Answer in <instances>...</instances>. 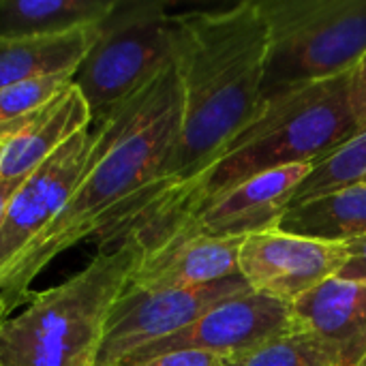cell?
Returning a JSON list of instances; mask_svg holds the SVG:
<instances>
[{"label":"cell","instance_id":"obj_1","mask_svg":"<svg viewBox=\"0 0 366 366\" xmlns=\"http://www.w3.org/2000/svg\"><path fill=\"white\" fill-rule=\"evenodd\" d=\"M172 21L180 133L159 178L97 234L101 251L118 247L187 189L266 105L268 26L257 0L174 13Z\"/></svg>","mask_w":366,"mask_h":366},{"label":"cell","instance_id":"obj_2","mask_svg":"<svg viewBox=\"0 0 366 366\" xmlns=\"http://www.w3.org/2000/svg\"><path fill=\"white\" fill-rule=\"evenodd\" d=\"M182 120L174 60L127 101L97 118V139L81 178L56 219L0 274L9 311L28 300L32 281L62 251L97 236L139 197L167 163Z\"/></svg>","mask_w":366,"mask_h":366},{"label":"cell","instance_id":"obj_3","mask_svg":"<svg viewBox=\"0 0 366 366\" xmlns=\"http://www.w3.org/2000/svg\"><path fill=\"white\" fill-rule=\"evenodd\" d=\"M347 88L350 75H343L266 101L259 116L229 139L187 189L172 197L127 240L146 251L195 210L249 178L287 165H313L350 142L360 131V122L352 109Z\"/></svg>","mask_w":366,"mask_h":366},{"label":"cell","instance_id":"obj_4","mask_svg":"<svg viewBox=\"0 0 366 366\" xmlns=\"http://www.w3.org/2000/svg\"><path fill=\"white\" fill-rule=\"evenodd\" d=\"M139 247L124 240L0 324V366H94L107 317L129 285Z\"/></svg>","mask_w":366,"mask_h":366},{"label":"cell","instance_id":"obj_5","mask_svg":"<svg viewBox=\"0 0 366 366\" xmlns=\"http://www.w3.org/2000/svg\"><path fill=\"white\" fill-rule=\"evenodd\" d=\"M268 26L264 103L350 75L366 56V0H257Z\"/></svg>","mask_w":366,"mask_h":366},{"label":"cell","instance_id":"obj_6","mask_svg":"<svg viewBox=\"0 0 366 366\" xmlns=\"http://www.w3.org/2000/svg\"><path fill=\"white\" fill-rule=\"evenodd\" d=\"M165 2L116 0L99 36L73 73L92 120L101 118L174 60V21Z\"/></svg>","mask_w":366,"mask_h":366},{"label":"cell","instance_id":"obj_7","mask_svg":"<svg viewBox=\"0 0 366 366\" xmlns=\"http://www.w3.org/2000/svg\"><path fill=\"white\" fill-rule=\"evenodd\" d=\"M249 290L240 274L189 290H137L127 285L107 317L94 366H120L139 347L180 332L221 300Z\"/></svg>","mask_w":366,"mask_h":366},{"label":"cell","instance_id":"obj_8","mask_svg":"<svg viewBox=\"0 0 366 366\" xmlns=\"http://www.w3.org/2000/svg\"><path fill=\"white\" fill-rule=\"evenodd\" d=\"M296 328L292 305L249 290L221 300L180 332L139 347L127 356L120 366L137 365L161 354L184 350L232 358Z\"/></svg>","mask_w":366,"mask_h":366},{"label":"cell","instance_id":"obj_9","mask_svg":"<svg viewBox=\"0 0 366 366\" xmlns=\"http://www.w3.org/2000/svg\"><path fill=\"white\" fill-rule=\"evenodd\" d=\"M345 242H326L281 229H266L242 240L238 272L247 285L287 305L339 274L347 262Z\"/></svg>","mask_w":366,"mask_h":366},{"label":"cell","instance_id":"obj_10","mask_svg":"<svg viewBox=\"0 0 366 366\" xmlns=\"http://www.w3.org/2000/svg\"><path fill=\"white\" fill-rule=\"evenodd\" d=\"M311 167L313 165L309 163L287 165L249 178L247 182L234 187L232 191L223 193L221 197L195 210L189 219H184L178 227H174L154 247L187 236L242 240L257 232L277 229L298 187L311 174Z\"/></svg>","mask_w":366,"mask_h":366},{"label":"cell","instance_id":"obj_11","mask_svg":"<svg viewBox=\"0 0 366 366\" xmlns=\"http://www.w3.org/2000/svg\"><path fill=\"white\" fill-rule=\"evenodd\" d=\"M97 131L84 129L39 165L13 195L0 223V274L56 219L90 159Z\"/></svg>","mask_w":366,"mask_h":366},{"label":"cell","instance_id":"obj_12","mask_svg":"<svg viewBox=\"0 0 366 366\" xmlns=\"http://www.w3.org/2000/svg\"><path fill=\"white\" fill-rule=\"evenodd\" d=\"M242 240L187 236L139 251L129 277V287L189 290L238 277V251Z\"/></svg>","mask_w":366,"mask_h":366},{"label":"cell","instance_id":"obj_13","mask_svg":"<svg viewBox=\"0 0 366 366\" xmlns=\"http://www.w3.org/2000/svg\"><path fill=\"white\" fill-rule=\"evenodd\" d=\"M296 326L322 343L335 366L366 358V285L328 279L292 302Z\"/></svg>","mask_w":366,"mask_h":366},{"label":"cell","instance_id":"obj_14","mask_svg":"<svg viewBox=\"0 0 366 366\" xmlns=\"http://www.w3.org/2000/svg\"><path fill=\"white\" fill-rule=\"evenodd\" d=\"M92 114L81 92L69 84L47 107H43L6 144L0 161V180H24L43 165L56 150L84 129H90Z\"/></svg>","mask_w":366,"mask_h":366},{"label":"cell","instance_id":"obj_15","mask_svg":"<svg viewBox=\"0 0 366 366\" xmlns=\"http://www.w3.org/2000/svg\"><path fill=\"white\" fill-rule=\"evenodd\" d=\"M99 24L60 34L0 41V90L36 77L75 73L99 36Z\"/></svg>","mask_w":366,"mask_h":366},{"label":"cell","instance_id":"obj_16","mask_svg":"<svg viewBox=\"0 0 366 366\" xmlns=\"http://www.w3.org/2000/svg\"><path fill=\"white\" fill-rule=\"evenodd\" d=\"M277 229L326 242H352L365 238L366 182L290 206Z\"/></svg>","mask_w":366,"mask_h":366},{"label":"cell","instance_id":"obj_17","mask_svg":"<svg viewBox=\"0 0 366 366\" xmlns=\"http://www.w3.org/2000/svg\"><path fill=\"white\" fill-rule=\"evenodd\" d=\"M116 0H0V41L60 34L105 19Z\"/></svg>","mask_w":366,"mask_h":366},{"label":"cell","instance_id":"obj_18","mask_svg":"<svg viewBox=\"0 0 366 366\" xmlns=\"http://www.w3.org/2000/svg\"><path fill=\"white\" fill-rule=\"evenodd\" d=\"M358 182H366V127L360 129L350 142L313 163L311 174L298 187L290 206Z\"/></svg>","mask_w":366,"mask_h":366},{"label":"cell","instance_id":"obj_19","mask_svg":"<svg viewBox=\"0 0 366 366\" xmlns=\"http://www.w3.org/2000/svg\"><path fill=\"white\" fill-rule=\"evenodd\" d=\"M73 79V73L19 81L0 90V144H6L43 107H47Z\"/></svg>","mask_w":366,"mask_h":366},{"label":"cell","instance_id":"obj_20","mask_svg":"<svg viewBox=\"0 0 366 366\" xmlns=\"http://www.w3.org/2000/svg\"><path fill=\"white\" fill-rule=\"evenodd\" d=\"M225 366H335L315 337L296 328L249 352L225 358Z\"/></svg>","mask_w":366,"mask_h":366},{"label":"cell","instance_id":"obj_21","mask_svg":"<svg viewBox=\"0 0 366 366\" xmlns=\"http://www.w3.org/2000/svg\"><path fill=\"white\" fill-rule=\"evenodd\" d=\"M131 366H225V358L210 354V352L184 350V352L161 354L157 358H150V360H144V362Z\"/></svg>","mask_w":366,"mask_h":366},{"label":"cell","instance_id":"obj_22","mask_svg":"<svg viewBox=\"0 0 366 366\" xmlns=\"http://www.w3.org/2000/svg\"><path fill=\"white\" fill-rule=\"evenodd\" d=\"M345 244H347L350 257L343 264V268L339 270L337 279L366 285V236L358 238V240H352V242H345Z\"/></svg>","mask_w":366,"mask_h":366},{"label":"cell","instance_id":"obj_23","mask_svg":"<svg viewBox=\"0 0 366 366\" xmlns=\"http://www.w3.org/2000/svg\"><path fill=\"white\" fill-rule=\"evenodd\" d=\"M350 103L360 122V129L366 127V56L358 62V66L350 73Z\"/></svg>","mask_w":366,"mask_h":366},{"label":"cell","instance_id":"obj_24","mask_svg":"<svg viewBox=\"0 0 366 366\" xmlns=\"http://www.w3.org/2000/svg\"><path fill=\"white\" fill-rule=\"evenodd\" d=\"M24 182H26V178H24V180H0V223H2V219H4V212H6V208H9L13 195L17 193V189H19Z\"/></svg>","mask_w":366,"mask_h":366},{"label":"cell","instance_id":"obj_25","mask_svg":"<svg viewBox=\"0 0 366 366\" xmlns=\"http://www.w3.org/2000/svg\"><path fill=\"white\" fill-rule=\"evenodd\" d=\"M11 311H9V307H6V302L2 300V296H0V324L6 320V315H9Z\"/></svg>","mask_w":366,"mask_h":366},{"label":"cell","instance_id":"obj_26","mask_svg":"<svg viewBox=\"0 0 366 366\" xmlns=\"http://www.w3.org/2000/svg\"><path fill=\"white\" fill-rule=\"evenodd\" d=\"M2 152H4V144H0V161H2Z\"/></svg>","mask_w":366,"mask_h":366},{"label":"cell","instance_id":"obj_27","mask_svg":"<svg viewBox=\"0 0 366 366\" xmlns=\"http://www.w3.org/2000/svg\"><path fill=\"white\" fill-rule=\"evenodd\" d=\"M360 366H366V358H365V360H362V365H360Z\"/></svg>","mask_w":366,"mask_h":366}]
</instances>
